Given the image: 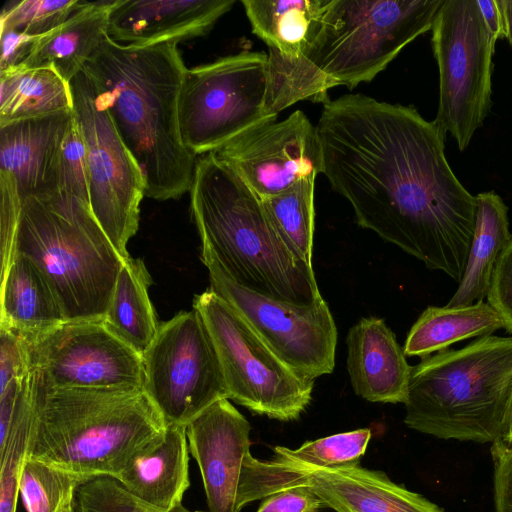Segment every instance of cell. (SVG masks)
Listing matches in <instances>:
<instances>
[{"mask_svg": "<svg viewBox=\"0 0 512 512\" xmlns=\"http://www.w3.org/2000/svg\"><path fill=\"white\" fill-rule=\"evenodd\" d=\"M142 361L143 390L167 426H186L216 401L228 399L215 347L194 308L160 323Z\"/></svg>", "mask_w": 512, "mask_h": 512, "instance_id": "obj_13", "label": "cell"}, {"mask_svg": "<svg viewBox=\"0 0 512 512\" xmlns=\"http://www.w3.org/2000/svg\"><path fill=\"white\" fill-rule=\"evenodd\" d=\"M487 300L501 315L506 332L512 335V235L497 259Z\"/></svg>", "mask_w": 512, "mask_h": 512, "instance_id": "obj_36", "label": "cell"}, {"mask_svg": "<svg viewBox=\"0 0 512 512\" xmlns=\"http://www.w3.org/2000/svg\"><path fill=\"white\" fill-rule=\"evenodd\" d=\"M443 0H331L305 56L333 87L372 81L432 29Z\"/></svg>", "mask_w": 512, "mask_h": 512, "instance_id": "obj_7", "label": "cell"}, {"mask_svg": "<svg viewBox=\"0 0 512 512\" xmlns=\"http://www.w3.org/2000/svg\"><path fill=\"white\" fill-rule=\"evenodd\" d=\"M512 398V336H485L412 366L404 423L440 439L494 443Z\"/></svg>", "mask_w": 512, "mask_h": 512, "instance_id": "obj_5", "label": "cell"}, {"mask_svg": "<svg viewBox=\"0 0 512 512\" xmlns=\"http://www.w3.org/2000/svg\"><path fill=\"white\" fill-rule=\"evenodd\" d=\"M504 13L508 43L512 50V0H500Z\"/></svg>", "mask_w": 512, "mask_h": 512, "instance_id": "obj_43", "label": "cell"}, {"mask_svg": "<svg viewBox=\"0 0 512 512\" xmlns=\"http://www.w3.org/2000/svg\"><path fill=\"white\" fill-rule=\"evenodd\" d=\"M189 193L202 252L232 281L300 306L323 298L312 265L287 247L261 199L215 152L197 158Z\"/></svg>", "mask_w": 512, "mask_h": 512, "instance_id": "obj_3", "label": "cell"}, {"mask_svg": "<svg viewBox=\"0 0 512 512\" xmlns=\"http://www.w3.org/2000/svg\"><path fill=\"white\" fill-rule=\"evenodd\" d=\"M371 439L369 428L334 434L307 441L292 450L283 446L273 448V459L288 466L338 469L358 465Z\"/></svg>", "mask_w": 512, "mask_h": 512, "instance_id": "obj_31", "label": "cell"}, {"mask_svg": "<svg viewBox=\"0 0 512 512\" xmlns=\"http://www.w3.org/2000/svg\"><path fill=\"white\" fill-rule=\"evenodd\" d=\"M431 31L439 73L434 121L464 151L490 110L497 40L486 26L477 0H443Z\"/></svg>", "mask_w": 512, "mask_h": 512, "instance_id": "obj_9", "label": "cell"}, {"mask_svg": "<svg viewBox=\"0 0 512 512\" xmlns=\"http://www.w3.org/2000/svg\"><path fill=\"white\" fill-rule=\"evenodd\" d=\"M29 371L25 340L11 330L0 327V391L13 380L23 379Z\"/></svg>", "mask_w": 512, "mask_h": 512, "instance_id": "obj_37", "label": "cell"}, {"mask_svg": "<svg viewBox=\"0 0 512 512\" xmlns=\"http://www.w3.org/2000/svg\"><path fill=\"white\" fill-rule=\"evenodd\" d=\"M193 308L215 347L228 399L271 419L299 418L311 402L314 381L285 364L210 288L194 297Z\"/></svg>", "mask_w": 512, "mask_h": 512, "instance_id": "obj_8", "label": "cell"}, {"mask_svg": "<svg viewBox=\"0 0 512 512\" xmlns=\"http://www.w3.org/2000/svg\"><path fill=\"white\" fill-rule=\"evenodd\" d=\"M145 179V196L190 191L197 156L183 144L179 97L187 70L177 43L123 45L108 35L83 66Z\"/></svg>", "mask_w": 512, "mask_h": 512, "instance_id": "obj_2", "label": "cell"}, {"mask_svg": "<svg viewBox=\"0 0 512 512\" xmlns=\"http://www.w3.org/2000/svg\"><path fill=\"white\" fill-rule=\"evenodd\" d=\"M58 176L59 189H64L89 202L86 147L75 116L61 146Z\"/></svg>", "mask_w": 512, "mask_h": 512, "instance_id": "obj_35", "label": "cell"}, {"mask_svg": "<svg viewBox=\"0 0 512 512\" xmlns=\"http://www.w3.org/2000/svg\"><path fill=\"white\" fill-rule=\"evenodd\" d=\"M323 500L307 486H297L275 493L261 503L256 512H317Z\"/></svg>", "mask_w": 512, "mask_h": 512, "instance_id": "obj_38", "label": "cell"}, {"mask_svg": "<svg viewBox=\"0 0 512 512\" xmlns=\"http://www.w3.org/2000/svg\"><path fill=\"white\" fill-rule=\"evenodd\" d=\"M346 344L355 394L369 402L405 404L412 366L384 319L361 318L349 329Z\"/></svg>", "mask_w": 512, "mask_h": 512, "instance_id": "obj_19", "label": "cell"}, {"mask_svg": "<svg viewBox=\"0 0 512 512\" xmlns=\"http://www.w3.org/2000/svg\"><path fill=\"white\" fill-rule=\"evenodd\" d=\"M71 507L72 505L70 507L65 508L62 512H72Z\"/></svg>", "mask_w": 512, "mask_h": 512, "instance_id": "obj_44", "label": "cell"}, {"mask_svg": "<svg viewBox=\"0 0 512 512\" xmlns=\"http://www.w3.org/2000/svg\"><path fill=\"white\" fill-rule=\"evenodd\" d=\"M267 54L241 52L186 70L178 118L185 147L215 152L248 129L277 116L264 110Z\"/></svg>", "mask_w": 512, "mask_h": 512, "instance_id": "obj_10", "label": "cell"}, {"mask_svg": "<svg viewBox=\"0 0 512 512\" xmlns=\"http://www.w3.org/2000/svg\"><path fill=\"white\" fill-rule=\"evenodd\" d=\"M151 284V275L141 259H125L103 318L115 335L141 355L160 325L148 294Z\"/></svg>", "mask_w": 512, "mask_h": 512, "instance_id": "obj_27", "label": "cell"}, {"mask_svg": "<svg viewBox=\"0 0 512 512\" xmlns=\"http://www.w3.org/2000/svg\"><path fill=\"white\" fill-rule=\"evenodd\" d=\"M189 451L198 464L208 512H240L247 504L292 488L295 472L250 453L251 425L221 399L186 426Z\"/></svg>", "mask_w": 512, "mask_h": 512, "instance_id": "obj_11", "label": "cell"}, {"mask_svg": "<svg viewBox=\"0 0 512 512\" xmlns=\"http://www.w3.org/2000/svg\"><path fill=\"white\" fill-rule=\"evenodd\" d=\"M73 110L0 126V179L21 200L59 189V156Z\"/></svg>", "mask_w": 512, "mask_h": 512, "instance_id": "obj_18", "label": "cell"}, {"mask_svg": "<svg viewBox=\"0 0 512 512\" xmlns=\"http://www.w3.org/2000/svg\"><path fill=\"white\" fill-rule=\"evenodd\" d=\"M114 478L137 500L156 511L169 512L181 505L190 486L185 426H167L155 448L134 457Z\"/></svg>", "mask_w": 512, "mask_h": 512, "instance_id": "obj_21", "label": "cell"}, {"mask_svg": "<svg viewBox=\"0 0 512 512\" xmlns=\"http://www.w3.org/2000/svg\"><path fill=\"white\" fill-rule=\"evenodd\" d=\"M85 2L84 0L9 1L1 12L0 29L42 37L62 25Z\"/></svg>", "mask_w": 512, "mask_h": 512, "instance_id": "obj_33", "label": "cell"}, {"mask_svg": "<svg viewBox=\"0 0 512 512\" xmlns=\"http://www.w3.org/2000/svg\"><path fill=\"white\" fill-rule=\"evenodd\" d=\"M33 374L27 375L5 440L0 443V512H16L19 478L32 425Z\"/></svg>", "mask_w": 512, "mask_h": 512, "instance_id": "obj_30", "label": "cell"}, {"mask_svg": "<svg viewBox=\"0 0 512 512\" xmlns=\"http://www.w3.org/2000/svg\"><path fill=\"white\" fill-rule=\"evenodd\" d=\"M0 34V73L16 70L27 59L39 37L10 29H0Z\"/></svg>", "mask_w": 512, "mask_h": 512, "instance_id": "obj_40", "label": "cell"}, {"mask_svg": "<svg viewBox=\"0 0 512 512\" xmlns=\"http://www.w3.org/2000/svg\"><path fill=\"white\" fill-rule=\"evenodd\" d=\"M88 478L26 457L19 494L26 512H62L72 505L77 487Z\"/></svg>", "mask_w": 512, "mask_h": 512, "instance_id": "obj_32", "label": "cell"}, {"mask_svg": "<svg viewBox=\"0 0 512 512\" xmlns=\"http://www.w3.org/2000/svg\"><path fill=\"white\" fill-rule=\"evenodd\" d=\"M71 510L72 512H159L137 500L112 476H94L84 480L76 489ZM169 512L192 511L181 504Z\"/></svg>", "mask_w": 512, "mask_h": 512, "instance_id": "obj_34", "label": "cell"}, {"mask_svg": "<svg viewBox=\"0 0 512 512\" xmlns=\"http://www.w3.org/2000/svg\"><path fill=\"white\" fill-rule=\"evenodd\" d=\"M0 327L23 338L43 333L66 321L57 296L37 266L16 254L1 275Z\"/></svg>", "mask_w": 512, "mask_h": 512, "instance_id": "obj_23", "label": "cell"}, {"mask_svg": "<svg viewBox=\"0 0 512 512\" xmlns=\"http://www.w3.org/2000/svg\"><path fill=\"white\" fill-rule=\"evenodd\" d=\"M288 467L297 473L295 487H310L325 507L336 512H444L385 473L360 464L338 469Z\"/></svg>", "mask_w": 512, "mask_h": 512, "instance_id": "obj_20", "label": "cell"}, {"mask_svg": "<svg viewBox=\"0 0 512 512\" xmlns=\"http://www.w3.org/2000/svg\"><path fill=\"white\" fill-rule=\"evenodd\" d=\"M215 153L261 199L323 172L317 126L301 110L260 123Z\"/></svg>", "mask_w": 512, "mask_h": 512, "instance_id": "obj_16", "label": "cell"}, {"mask_svg": "<svg viewBox=\"0 0 512 512\" xmlns=\"http://www.w3.org/2000/svg\"><path fill=\"white\" fill-rule=\"evenodd\" d=\"M234 0H114L107 35L117 43L150 46L207 34Z\"/></svg>", "mask_w": 512, "mask_h": 512, "instance_id": "obj_17", "label": "cell"}, {"mask_svg": "<svg viewBox=\"0 0 512 512\" xmlns=\"http://www.w3.org/2000/svg\"><path fill=\"white\" fill-rule=\"evenodd\" d=\"M16 254L45 276L66 321L103 320L124 259L88 201L64 189L24 198Z\"/></svg>", "mask_w": 512, "mask_h": 512, "instance_id": "obj_6", "label": "cell"}, {"mask_svg": "<svg viewBox=\"0 0 512 512\" xmlns=\"http://www.w3.org/2000/svg\"><path fill=\"white\" fill-rule=\"evenodd\" d=\"M31 370L27 457L85 478L117 477L162 441L167 425L143 389L57 388Z\"/></svg>", "mask_w": 512, "mask_h": 512, "instance_id": "obj_4", "label": "cell"}, {"mask_svg": "<svg viewBox=\"0 0 512 512\" xmlns=\"http://www.w3.org/2000/svg\"><path fill=\"white\" fill-rule=\"evenodd\" d=\"M315 180L302 179L283 192L260 198L281 239L298 258L310 265L315 228Z\"/></svg>", "mask_w": 512, "mask_h": 512, "instance_id": "obj_29", "label": "cell"}, {"mask_svg": "<svg viewBox=\"0 0 512 512\" xmlns=\"http://www.w3.org/2000/svg\"><path fill=\"white\" fill-rule=\"evenodd\" d=\"M316 126L322 174L356 223L459 283L477 199L452 171L436 122L411 106L348 94L326 100Z\"/></svg>", "mask_w": 512, "mask_h": 512, "instance_id": "obj_1", "label": "cell"}, {"mask_svg": "<svg viewBox=\"0 0 512 512\" xmlns=\"http://www.w3.org/2000/svg\"><path fill=\"white\" fill-rule=\"evenodd\" d=\"M477 210L465 271L447 306H468L487 298L497 259L511 238L508 208L493 191L476 195Z\"/></svg>", "mask_w": 512, "mask_h": 512, "instance_id": "obj_25", "label": "cell"}, {"mask_svg": "<svg viewBox=\"0 0 512 512\" xmlns=\"http://www.w3.org/2000/svg\"><path fill=\"white\" fill-rule=\"evenodd\" d=\"M113 2L86 1L62 25L39 37L18 69L51 68L70 83L107 35Z\"/></svg>", "mask_w": 512, "mask_h": 512, "instance_id": "obj_22", "label": "cell"}, {"mask_svg": "<svg viewBox=\"0 0 512 512\" xmlns=\"http://www.w3.org/2000/svg\"><path fill=\"white\" fill-rule=\"evenodd\" d=\"M504 328L501 315L488 302L468 306H428L410 328L403 347L406 357L425 358L470 338L491 336Z\"/></svg>", "mask_w": 512, "mask_h": 512, "instance_id": "obj_26", "label": "cell"}, {"mask_svg": "<svg viewBox=\"0 0 512 512\" xmlns=\"http://www.w3.org/2000/svg\"><path fill=\"white\" fill-rule=\"evenodd\" d=\"M486 26L496 40L507 37L506 23L500 0H477Z\"/></svg>", "mask_w": 512, "mask_h": 512, "instance_id": "obj_41", "label": "cell"}, {"mask_svg": "<svg viewBox=\"0 0 512 512\" xmlns=\"http://www.w3.org/2000/svg\"><path fill=\"white\" fill-rule=\"evenodd\" d=\"M23 339L30 367L50 386L81 390L143 389L142 355L115 335L103 320L65 321Z\"/></svg>", "mask_w": 512, "mask_h": 512, "instance_id": "obj_15", "label": "cell"}, {"mask_svg": "<svg viewBox=\"0 0 512 512\" xmlns=\"http://www.w3.org/2000/svg\"><path fill=\"white\" fill-rule=\"evenodd\" d=\"M70 88L86 147L90 207L125 260L130 257L127 244L139 226L145 179L83 68L70 81Z\"/></svg>", "mask_w": 512, "mask_h": 512, "instance_id": "obj_12", "label": "cell"}, {"mask_svg": "<svg viewBox=\"0 0 512 512\" xmlns=\"http://www.w3.org/2000/svg\"><path fill=\"white\" fill-rule=\"evenodd\" d=\"M494 512H512V449L492 443Z\"/></svg>", "mask_w": 512, "mask_h": 512, "instance_id": "obj_39", "label": "cell"}, {"mask_svg": "<svg viewBox=\"0 0 512 512\" xmlns=\"http://www.w3.org/2000/svg\"><path fill=\"white\" fill-rule=\"evenodd\" d=\"M73 110L70 83L51 68L0 73V126Z\"/></svg>", "mask_w": 512, "mask_h": 512, "instance_id": "obj_28", "label": "cell"}, {"mask_svg": "<svg viewBox=\"0 0 512 512\" xmlns=\"http://www.w3.org/2000/svg\"><path fill=\"white\" fill-rule=\"evenodd\" d=\"M252 32L269 49L305 57L315 42L331 0H242Z\"/></svg>", "mask_w": 512, "mask_h": 512, "instance_id": "obj_24", "label": "cell"}, {"mask_svg": "<svg viewBox=\"0 0 512 512\" xmlns=\"http://www.w3.org/2000/svg\"><path fill=\"white\" fill-rule=\"evenodd\" d=\"M210 289L231 305L268 347L304 378L331 374L337 328L327 302L295 305L259 294L232 281L207 253Z\"/></svg>", "mask_w": 512, "mask_h": 512, "instance_id": "obj_14", "label": "cell"}, {"mask_svg": "<svg viewBox=\"0 0 512 512\" xmlns=\"http://www.w3.org/2000/svg\"><path fill=\"white\" fill-rule=\"evenodd\" d=\"M495 442L500 443L506 448L512 449V398L507 410L500 437Z\"/></svg>", "mask_w": 512, "mask_h": 512, "instance_id": "obj_42", "label": "cell"}]
</instances>
